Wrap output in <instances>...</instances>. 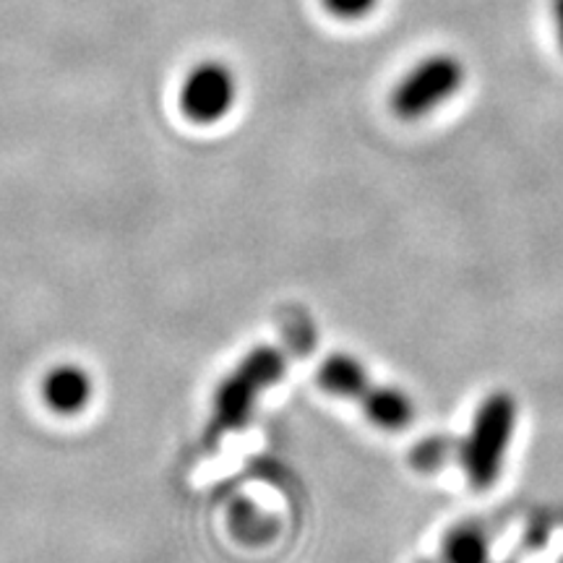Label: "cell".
Returning <instances> with one entry per match:
<instances>
[{"label": "cell", "mask_w": 563, "mask_h": 563, "mask_svg": "<svg viewBox=\"0 0 563 563\" xmlns=\"http://www.w3.org/2000/svg\"><path fill=\"white\" fill-rule=\"evenodd\" d=\"M517 420L519 405L509 391H493L477 405L470 431L460 446L464 477L475 490H488L501 477Z\"/></svg>", "instance_id": "obj_1"}, {"label": "cell", "mask_w": 563, "mask_h": 563, "mask_svg": "<svg viewBox=\"0 0 563 563\" xmlns=\"http://www.w3.org/2000/svg\"><path fill=\"white\" fill-rule=\"evenodd\" d=\"M238 81L235 74L220 60H203L186 74L180 84V112L196 125L220 123L235 108Z\"/></svg>", "instance_id": "obj_3"}, {"label": "cell", "mask_w": 563, "mask_h": 563, "mask_svg": "<svg viewBox=\"0 0 563 563\" xmlns=\"http://www.w3.org/2000/svg\"><path fill=\"white\" fill-rule=\"evenodd\" d=\"M357 402L363 405L365 420L371 426L382 428V431H405L415 418V405L410 394L399 389V386L371 384L368 391Z\"/></svg>", "instance_id": "obj_6"}, {"label": "cell", "mask_w": 563, "mask_h": 563, "mask_svg": "<svg viewBox=\"0 0 563 563\" xmlns=\"http://www.w3.org/2000/svg\"><path fill=\"white\" fill-rule=\"evenodd\" d=\"M285 361L277 350H258L228 378L220 391V420L224 426H241L253 402L266 386L279 382Z\"/></svg>", "instance_id": "obj_4"}, {"label": "cell", "mask_w": 563, "mask_h": 563, "mask_svg": "<svg viewBox=\"0 0 563 563\" xmlns=\"http://www.w3.org/2000/svg\"><path fill=\"white\" fill-rule=\"evenodd\" d=\"M446 563H490V540L477 525H456L443 540Z\"/></svg>", "instance_id": "obj_8"}, {"label": "cell", "mask_w": 563, "mask_h": 563, "mask_svg": "<svg viewBox=\"0 0 563 563\" xmlns=\"http://www.w3.org/2000/svg\"><path fill=\"white\" fill-rule=\"evenodd\" d=\"M464 84V66L454 55H431L407 70L402 81L391 89L389 108L402 121L431 115L443 102L452 100Z\"/></svg>", "instance_id": "obj_2"}, {"label": "cell", "mask_w": 563, "mask_h": 563, "mask_svg": "<svg viewBox=\"0 0 563 563\" xmlns=\"http://www.w3.org/2000/svg\"><path fill=\"white\" fill-rule=\"evenodd\" d=\"M321 3L336 19H361L376 9L378 0H321Z\"/></svg>", "instance_id": "obj_9"}, {"label": "cell", "mask_w": 563, "mask_h": 563, "mask_svg": "<svg viewBox=\"0 0 563 563\" xmlns=\"http://www.w3.org/2000/svg\"><path fill=\"white\" fill-rule=\"evenodd\" d=\"M319 386L329 397L334 399H350L357 402L371 386V373L365 368V363L357 355L350 352H332L319 365Z\"/></svg>", "instance_id": "obj_7"}, {"label": "cell", "mask_w": 563, "mask_h": 563, "mask_svg": "<svg viewBox=\"0 0 563 563\" xmlns=\"http://www.w3.org/2000/svg\"><path fill=\"white\" fill-rule=\"evenodd\" d=\"M553 24H555V34H559V45L563 51V0H553Z\"/></svg>", "instance_id": "obj_10"}, {"label": "cell", "mask_w": 563, "mask_h": 563, "mask_svg": "<svg viewBox=\"0 0 563 563\" xmlns=\"http://www.w3.org/2000/svg\"><path fill=\"white\" fill-rule=\"evenodd\" d=\"M95 399V378L79 363H58L42 378V402L55 415L76 418Z\"/></svg>", "instance_id": "obj_5"}]
</instances>
